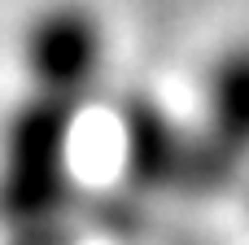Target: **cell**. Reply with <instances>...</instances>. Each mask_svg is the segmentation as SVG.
<instances>
[{
  "mask_svg": "<svg viewBox=\"0 0 249 245\" xmlns=\"http://www.w3.org/2000/svg\"><path fill=\"white\" fill-rule=\"evenodd\" d=\"M245 206H249V175H245Z\"/></svg>",
  "mask_w": 249,
  "mask_h": 245,
  "instance_id": "8992f818",
  "label": "cell"
},
{
  "mask_svg": "<svg viewBox=\"0 0 249 245\" xmlns=\"http://www.w3.org/2000/svg\"><path fill=\"white\" fill-rule=\"evenodd\" d=\"M109 35L92 4L83 0H57L39 9L22 39V61L31 92H44L53 101H66L83 110L105 75Z\"/></svg>",
  "mask_w": 249,
  "mask_h": 245,
  "instance_id": "3957f363",
  "label": "cell"
},
{
  "mask_svg": "<svg viewBox=\"0 0 249 245\" xmlns=\"http://www.w3.org/2000/svg\"><path fill=\"white\" fill-rule=\"evenodd\" d=\"M123 175L140 193H188L193 171V127L166 114L153 96H127L118 110Z\"/></svg>",
  "mask_w": 249,
  "mask_h": 245,
  "instance_id": "277c9868",
  "label": "cell"
},
{
  "mask_svg": "<svg viewBox=\"0 0 249 245\" xmlns=\"http://www.w3.org/2000/svg\"><path fill=\"white\" fill-rule=\"evenodd\" d=\"M9 245H70V232L61 224H48V228H31V232L9 237Z\"/></svg>",
  "mask_w": 249,
  "mask_h": 245,
  "instance_id": "5b68a950",
  "label": "cell"
},
{
  "mask_svg": "<svg viewBox=\"0 0 249 245\" xmlns=\"http://www.w3.org/2000/svg\"><path fill=\"white\" fill-rule=\"evenodd\" d=\"M249 175V39L228 44L201 88V118L193 123L188 193L214 197Z\"/></svg>",
  "mask_w": 249,
  "mask_h": 245,
  "instance_id": "7a4b0ae2",
  "label": "cell"
},
{
  "mask_svg": "<svg viewBox=\"0 0 249 245\" xmlns=\"http://www.w3.org/2000/svg\"><path fill=\"white\" fill-rule=\"evenodd\" d=\"M83 110L26 92L0 127V224L9 237L66 219L70 206V149Z\"/></svg>",
  "mask_w": 249,
  "mask_h": 245,
  "instance_id": "6da1fadb",
  "label": "cell"
}]
</instances>
